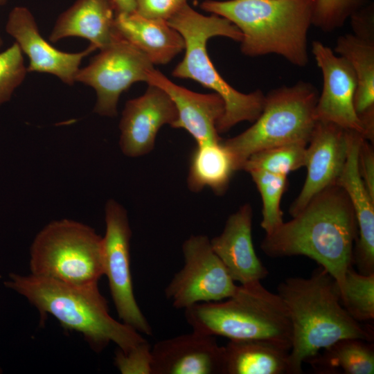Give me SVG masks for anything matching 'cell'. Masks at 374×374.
<instances>
[{
    "instance_id": "cell-1",
    "label": "cell",
    "mask_w": 374,
    "mask_h": 374,
    "mask_svg": "<svg viewBox=\"0 0 374 374\" xmlns=\"http://www.w3.org/2000/svg\"><path fill=\"white\" fill-rule=\"evenodd\" d=\"M288 222L265 234L260 247L272 258L305 256L341 285L351 267L358 229L346 191L338 184L322 190Z\"/></svg>"
},
{
    "instance_id": "cell-2",
    "label": "cell",
    "mask_w": 374,
    "mask_h": 374,
    "mask_svg": "<svg viewBox=\"0 0 374 374\" xmlns=\"http://www.w3.org/2000/svg\"><path fill=\"white\" fill-rule=\"evenodd\" d=\"M277 290L292 325L290 374H301L303 362L341 339L373 341V331L345 310L337 281L322 267L309 278H286Z\"/></svg>"
},
{
    "instance_id": "cell-3",
    "label": "cell",
    "mask_w": 374,
    "mask_h": 374,
    "mask_svg": "<svg viewBox=\"0 0 374 374\" xmlns=\"http://www.w3.org/2000/svg\"><path fill=\"white\" fill-rule=\"evenodd\" d=\"M4 285L37 309L41 322L52 315L65 330L82 334L96 353L112 342L125 353L146 341L138 331L112 317L98 285H73L15 273Z\"/></svg>"
},
{
    "instance_id": "cell-4",
    "label": "cell",
    "mask_w": 374,
    "mask_h": 374,
    "mask_svg": "<svg viewBox=\"0 0 374 374\" xmlns=\"http://www.w3.org/2000/svg\"><path fill=\"white\" fill-rule=\"evenodd\" d=\"M200 7L240 30L244 55L276 54L297 66L308 64L312 0H205Z\"/></svg>"
},
{
    "instance_id": "cell-5",
    "label": "cell",
    "mask_w": 374,
    "mask_h": 374,
    "mask_svg": "<svg viewBox=\"0 0 374 374\" xmlns=\"http://www.w3.org/2000/svg\"><path fill=\"white\" fill-rule=\"evenodd\" d=\"M167 21L180 33L185 44L184 58L172 71V76L195 80L224 100V113L217 123V132H226L242 121L253 123L262 110L264 93L260 90L244 93L235 89L217 72L206 51L207 41L213 37L240 42V30L226 18L199 13L187 2Z\"/></svg>"
},
{
    "instance_id": "cell-6",
    "label": "cell",
    "mask_w": 374,
    "mask_h": 374,
    "mask_svg": "<svg viewBox=\"0 0 374 374\" xmlns=\"http://www.w3.org/2000/svg\"><path fill=\"white\" fill-rule=\"evenodd\" d=\"M185 318L193 330L202 334L268 341L291 349L288 310L278 294L260 281L238 286L226 301L195 304L185 309Z\"/></svg>"
},
{
    "instance_id": "cell-7",
    "label": "cell",
    "mask_w": 374,
    "mask_h": 374,
    "mask_svg": "<svg viewBox=\"0 0 374 374\" xmlns=\"http://www.w3.org/2000/svg\"><path fill=\"white\" fill-rule=\"evenodd\" d=\"M318 97L317 89L304 81L280 87L265 96L262 110L253 124L222 141L236 171L242 170L247 158L259 150L290 143L308 145L317 123Z\"/></svg>"
},
{
    "instance_id": "cell-8",
    "label": "cell",
    "mask_w": 374,
    "mask_h": 374,
    "mask_svg": "<svg viewBox=\"0 0 374 374\" xmlns=\"http://www.w3.org/2000/svg\"><path fill=\"white\" fill-rule=\"evenodd\" d=\"M31 274L73 285H98L104 275L102 237L81 222H51L30 249Z\"/></svg>"
},
{
    "instance_id": "cell-9",
    "label": "cell",
    "mask_w": 374,
    "mask_h": 374,
    "mask_svg": "<svg viewBox=\"0 0 374 374\" xmlns=\"http://www.w3.org/2000/svg\"><path fill=\"white\" fill-rule=\"evenodd\" d=\"M105 234L102 238L103 270L111 296L123 323L139 333L152 335V329L134 294L130 267L132 230L126 209L109 199L105 207Z\"/></svg>"
},
{
    "instance_id": "cell-10",
    "label": "cell",
    "mask_w": 374,
    "mask_h": 374,
    "mask_svg": "<svg viewBox=\"0 0 374 374\" xmlns=\"http://www.w3.org/2000/svg\"><path fill=\"white\" fill-rule=\"evenodd\" d=\"M184 267L165 289L166 297L177 309L223 301L238 288L204 235H193L182 244Z\"/></svg>"
},
{
    "instance_id": "cell-11",
    "label": "cell",
    "mask_w": 374,
    "mask_h": 374,
    "mask_svg": "<svg viewBox=\"0 0 374 374\" xmlns=\"http://www.w3.org/2000/svg\"><path fill=\"white\" fill-rule=\"evenodd\" d=\"M154 68L148 57L120 37L80 69L75 81L94 89L97 100L93 112L100 116L117 115L122 93L137 82H147L148 71Z\"/></svg>"
},
{
    "instance_id": "cell-12",
    "label": "cell",
    "mask_w": 374,
    "mask_h": 374,
    "mask_svg": "<svg viewBox=\"0 0 374 374\" xmlns=\"http://www.w3.org/2000/svg\"><path fill=\"white\" fill-rule=\"evenodd\" d=\"M312 52L323 80L315 108L317 121L333 123L365 139L364 126L355 109L357 83L351 65L319 41L312 42Z\"/></svg>"
},
{
    "instance_id": "cell-13",
    "label": "cell",
    "mask_w": 374,
    "mask_h": 374,
    "mask_svg": "<svg viewBox=\"0 0 374 374\" xmlns=\"http://www.w3.org/2000/svg\"><path fill=\"white\" fill-rule=\"evenodd\" d=\"M308 143L305 164L307 177L290 208L292 217L320 191L337 184L348 154L350 130L333 123L317 121Z\"/></svg>"
},
{
    "instance_id": "cell-14",
    "label": "cell",
    "mask_w": 374,
    "mask_h": 374,
    "mask_svg": "<svg viewBox=\"0 0 374 374\" xmlns=\"http://www.w3.org/2000/svg\"><path fill=\"white\" fill-rule=\"evenodd\" d=\"M177 119V109L168 93L148 84L142 96L125 103L119 123L122 152L130 157L150 153L161 127L164 125L172 127Z\"/></svg>"
},
{
    "instance_id": "cell-15",
    "label": "cell",
    "mask_w": 374,
    "mask_h": 374,
    "mask_svg": "<svg viewBox=\"0 0 374 374\" xmlns=\"http://www.w3.org/2000/svg\"><path fill=\"white\" fill-rule=\"evenodd\" d=\"M6 31L28 57V72L50 73L68 85L75 82V77L83 58L96 50L90 44L78 53L57 49L40 35L33 15L23 6L15 7L10 12Z\"/></svg>"
},
{
    "instance_id": "cell-16",
    "label": "cell",
    "mask_w": 374,
    "mask_h": 374,
    "mask_svg": "<svg viewBox=\"0 0 374 374\" xmlns=\"http://www.w3.org/2000/svg\"><path fill=\"white\" fill-rule=\"evenodd\" d=\"M151 358L152 374H224V347L194 330L157 342Z\"/></svg>"
},
{
    "instance_id": "cell-17",
    "label": "cell",
    "mask_w": 374,
    "mask_h": 374,
    "mask_svg": "<svg viewBox=\"0 0 374 374\" xmlns=\"http://www.w3.org/2000/svg\"><path fill=\"white\" fill-rule=\"evenodd\" d=\"M148 84L165 91L177 112L174 128L186 130L197 144L221 140L217 125L224 113L223 99L216 93H199L177 85L154 68L147 74Z\"/></svg>"
},
{
    "instance_id": "cell-18",
    "label": "cell",
    "mask_w": 374,
    "mask_h": 374,
    "mask_svg": "<svg viewBox=\"0 0 374 374\" xmlns=\"http://www.w3.org/2000/svg\"><path fill=\"white\" fill-rule=\"evenodd\" d=\"M252 208L241 206L229 215L220 235L211 240L213 250L230 276L241 285L260 281L268 275L255 251L251 235Z\"/></svg>"
},
{
    "instance_id": "cell-19",
    "label": "cell",
    "mask_w": 374,
    "mask_h": 374,
    "mask_svg": "<svg viewBox=\"0 0 374 374\" xmlns=\"http://www.w3.org/2000/svg\"><path fill=\"white\" fill-rule=\"evenodd\" d=\"M361 134L350 131L347 160L337 181L348 195L353 206L358 229L353 262L359 273H374V197L366 189L358 170V151Z\"/></svg>"
},
{
    "instance_id": "cell-20",
    "label": "cell",
    "mask_w": 374,
    "mask_h": 374,
    "mask_svg": "<svg viewBox=\"0 0 374 374\" xmlns=\"http://www.w3.org/2000/svg\"><path fill=\"white\" fill-rule=\"evenodd\" d=\"M115 17L110 0H76L59 16L49 40L55 43L79 37L89 40L96 49H103L121 37L115 28Z\"/></svg>"
},
{
    "instance_id": "cell-21",
    "label": "cell",
    "mask_w": 374,
    "mask_h": 374,
    "mask_svg": "<svg viewBox=\"0 0 374 374\" xmlns=\"http://www.w3.org/2000/svg\"><path fill=\"white\" fill-rule=\"evenodd\" d=\"M119 35L141 51L154 64L164 65L184 50V40L167 21L143 17L136 12L116 14Z\"/></svg>"
},
{
    "instance_id": "cell-22",
    "label": "cell",
    "mask_w": 374,
    "mask_h": 374,
    "mask_svg": "<svg viewBox=\"0 0 374 374\" xmlns=\"http://www.w3.org/2000/svg\"><path fill=\"white\" fill-rule=\"evenodd\" d=\"M224 347V374H290V350L271 341L230 340Z\"/></svg>"
},
{
    "instance_id": "cell-23",
    "label": "cell",
    "mask_w": 374,
    "mask_h": 374,
    "mask_svg": "<svg viewBox=\"0 0 374 374\" xmlns=\"http://www.w3.org/2000/svg\"><path fill=\"white\" fill-rule=\"evenodd\" d=\"M374 37L340 36L335 51L351 65L357 78L355 109L362 123L374 122Z\"/></svg>"
},
{
    "instance_id": "cell-24",
    "label": "cell",
    "mask_w": 374,
    "mask_h": 374,
    "mask_svg": "<svg viewBox=\"0 0 374 374\" xmlns=\"http://www.w3.org/2000/svg\"><path fill=\"white\" fill-rule=\"evenodd\" d=\"M235 171L233 159L222 139L197 144L190 155L187 186L193 193L208 187L222 195Z\"/></svg>"
},
{
    "instance_id": "cell-25",
    "label": "cell",
    "mask_w": 374,
    "mask_h": 374,
    "mask_svg": "<svg viewBox=\"0 0 374 374\" xmlns=\"http://www.w3.org/2000/svg\"><path fill=\"white\" fill-rule=\"evenodd\" d=\"M310 362L315 370L323 373L341 371L344 374H373L374 347L371 341L359 339H344L323 349Z\"/></svg>"
},
{
    "instance_id": "cell-26",
    "label": "cell",
    "mask_w": 374,
    "mask_h": 374,
    "mask_svg": "<svg viewBox=\"0 0 374 374\" xmlns=\"http://www.w3.org/2000/svg\"><path fill=\"white\" fill-rule=\"evenodd\" d=\"M307 145L290 143L259 150L247 158L242 170L287 176L290 172L305 166Z\"/></svg>"
},
{
    "instance_id": "cell-27",
    "label": "cell",
    "mask_w": 374,
    "mask_h": 374,
    "mask_svg": "<svg viewBox=\"0 0 374 374\" xmlns=\"http://www.w3.org/2000/svg\"><path fill=\"white\" fill-rule=\"evenodd\" d=\"M340 300L348 314L359 322L374 319V273L368 275L350 267L339 287Z\"/></svg>"
},
{
    "instance_id": "cell-28",
    "label": "cell",
    "mask_w": 374,
    "mask_h": 374,
    "mask_svg": "<svg viewBox=\"0 0 374 374\" xmlns=\"http://www.w3.org/2000/svg\"><path fill=\"white\" fill-rule=\"evenodd\" d=\"M255 183L262 202L261 227L265 234L272 232L283 221L280 204L287 186V176L254 170L248 172Z\"/></svg>"
},
{
    "instance_id": "cell-29",
    "label": "cell",
    "mask_w": 374,
    "mask_h": 374,
    "mask_svg": "<svg viewBox=\"0 0 374 374\" xmlns=\"http://www.w3.org/2000/svg\"><path fill=\"white\" fill-rule=\"evenodd\" d=\"M27 72L23 53L16 42L0 52V105L10 99Z\"/></svg>"
},
{
    "instance_id": "cell-30",
    "label": "cell",
    "mask_w": 374,
    "mask_h": 374,
    "mask_svg": "<svg viewBox=\"0 0 374 374\" xmlns=\"http://www.w3.org/2000/svg\"><path fill=\"white\" fill-rule=\"evenodd\" d=\"M361 1L312 0V24L323 31H333L359 8Z\"/></svg>"
},
{
    "instance_id": "cell-31",
    "label": "cell",
    "mask_w": 374,
    "mask_h": 374,
    "mask_svg": "<svg viewBox=\"0 0 374 374\" xmlns=\"http://www.w3.org/2000/svg\"><path fill=\"white\" fill-rule=\"evenodd\" d=\"M151 347L145 342L128 352L117 350L114 364L123 374H152Z\"/></svg>"
},
{
    "instance_id": "cell-32",
    "label": "cell",
    "mask_w": 374,
    "mask_h": 374,
    "mask_svg": "<svg viewBox=\"0 0 374 374\" xmlns=\"http://www.w3.org/2000/svg\"><path fill=\"white\" fill-rule=\"evenodd\" d=\"M136 12L141 16L168 21L187 0H135Z\"/></svg>"
},
{
    "instance_id": "cell-33",
    "label": "cell",
    "mask_w": 374,
    "mask_h": 374,
    "mask_svg": "<svg viewBox=\"0 0 374 374\" xmlns=\"http://www.w3.org/2000/svg\"><path fill=\"white\" fill-rule=\"evenodd\" d=\"M358 170L369 193L374 197V152L371 142L362 138L358 151Z\"/></svg>"
},
{
    "instance_id": "cell-34",
    "label": "cell",
    "mask_w": 374,
    "mask_h": 374,
    "mask_svg": "<svg viewBox=\"0 0 374 374\" xmlns=\"http://www.w3.org/2000/svg\"><path fill=\"white\" fill-rule=\"evenodd\" d=\"M116 14L131 13L136 11L135 0H110Z\"/></svg>"
},
{
    "instance_id": "cell-35",
    "label": "cell",
    "mask_w": 374,
    "mask_h": 374,
    "mask_svg": "<svg viewBox=\"0 0 374 374\" xmlns=\"http://www.w3.org/2000/svg\"><path fill=\"white\" fill-rule=\"evenodd\" d=\"M9 0H0V6H3L5 4H6L8 2ZM3 39L0 35V48L3 45Z\"/></svg>"
},
{
    "instance_id": "cell-36",
    "label": "cell",
    "mask_w": 374,
    "mask_h": 374,
    "mask_svg": "<svg viewBox=\"0 0 374 374\" xmlns=\"http://www.w3.org/2000/svg\"><path fill=\"white\" fill-rule=\"evenodd\" d=\"M1 373V369L0 368V373Z\"/></svg>"
},
{
    "instance_id": "cell-37",
    "label": "cell",
    "mask_w": 374,
    "mask_h": 374,
    "mask_svg": "<svg viewBox=\"0 0 374 374\" xmlns=\"http://www.w3.org/2000/svg\"><path fill=\"white\" fill-rule=\"evenodd\" d=\"M188 1V0H187Z\"/></svg>"
}]
</instances>
